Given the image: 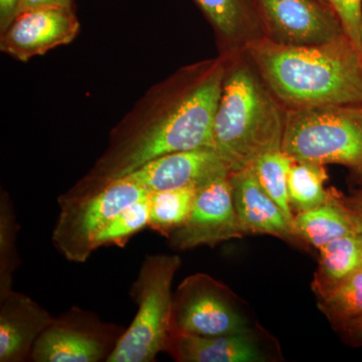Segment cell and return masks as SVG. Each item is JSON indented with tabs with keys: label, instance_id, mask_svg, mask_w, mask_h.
I'll use <instances>...</instances> for the list:
<instances>
[{
	"label": "cell",
	"instance_id": "9",
	"mask_svg": "<svg viewBox=\"0 0 362 362\" xmlns=\"http://www.w3.org/2000/svg\"><path fill=\"white\" fill-rule=\"evenodd\" d=\"M266 39L281 45L322 44L343 35L337 13L323 0H255Z\"/></svg>",
	"mask_w": 362,
	"mask_h": 362
},
{
	"label": "cell",
	"instance_id": "10",
	"mask_svg": "<svg viewBox=\"0 0 362 362\" xmlns=\"http://www.w3.org/2000/svg\"><path fill=\"white\" fill-rule=\"evenodd\" d=\"M243 237L228 176L197 190L187 220L166 239L171 249L185 251L201 246L214 247Z\"/></svg>",
	"mask_w": 362,
	"mask_h": 362
},
{
	"label": "cell",
	"instance_id": "27",
	"mask_svg": "<svg viewBox=\"0 0 362 362\" xmlns=\"http://www.w3.org/2000/svg\"><path fill=\"white\" fill-rule=\"evenodd\" d=\"M71 6H73V0H20L18 14L23 13V11H30V9L42 8V7L71 8Z\"/></svg>",
	"mask_w": 362,
	"mask_h": 362
},
{
	"label": "cell",
	"instance_id": "18",
	"mask_svg": "<svg viewBox=\"0 0 362 362\" xmlns=\"http://www.w3.org/2000/svg\"><path fill=\"white\" fill-rule=\"evenodd\" d=\"M294 230L300 239L317 250L357 233L356 216L334 194L323 206L295 214Z\"/></svg>",
	"mask_w": 362,
	"mask_h": 362
},
{
	"label": "cell",
	"instance_id": "3",
	"mask_svg": "<svg viewBox=\"0 0 362 362\" xmlns=\"http://www.w3.org/2000/svg\"><path fill=\"white\" fill-rule=\"evenodd\" d=\"M223 90L214 120V146L230 173L282 150L287 109L269 89L244 51L225 52Z\"/></svg>",
	"mask_w": 362,
	"mask_h": 362
},
{
	"label": "cell",
	"instance_id": "16",
	"mask_svg": "<svg viewBox=\"0 0 362 362\" xmlns=\"http://www.w3.org/2000/svg\"><path fill=\"white\" fill-rule=\"evenodd\" d=\"M225 47L223 52L243 51L265 37L255 0H195Z\"/></svg>",
	"mask_w": 362,
	"mask_h": 362
},
{
	"label": "cell",
	"instance_id": "4",
	"mask_svg": "<svg viewBox=\"0 0 362 362\" xmlns=\"http://www.w3.org/2000/svg\"><path fill=\"white\" fill-rule=\"evenodd\" d=\"M282 150L294 161L362 173V104L287 110Z\"/></svg>",
	"mask_w": 362,
	"mask_h": 362
},
{
	"label": "cell",
	"instance_id": "21",
	"mask_svg": "<svg viewBox=\"0 0 362 362\" xmlns=\"http://www.w3.org/2000/svg\"><path fill=\"white\" fill-rule=\"evenodd\" d=\"M293 161L291 157L287 156L283 150H277L264 154L250 168L261 187L282 209L294 228L295 214L290 204L288 190V175Z\"/></svg>",
	"mask_w": 362,
	"mask_h": 362
},
{
	"label": "cell",
	"instance_id": "20",
	"mask_svg": "<svg viewBox=\"0 0 362 362\" xmlns=\"http://www.w3.org/2000/svg\"><path fill=\"white\" fill-rule=\"evenodd\" d=\"M197 190V188H181L150 192L148 228L168 238L187 220Z\"/></svg>",
	"mask_w": 362,
	"mask_h": 362
},
{
	"label": "cell",
	"instance_id": "15",
	"mask_svg": "<svg viewBox=\"0 0 362 362\" xmlns=\"http://www.w3.org/2000/svg\"><path fill=\"white\" fill-rule=\"evenodd\" d=\"M164 352L180 362H265L270 358L255 329L218 337L170 332Z\"/></svg>",
	"mask_w": 362,
	"mask_h": 362
},
{
	"label": "cell",
	"instance_id": "30",
	"mask_svg": "<svg viewBox=\"0 0 362 362\" xmlns=\"http://www.w3.org/2000/svg\"><path fill=\"white\" fill-rule=\"evenodd\" d=\"M352 211H356V214H361L362 216V202H357V204H354V206H349Z\"/></svg>",
	"mask_w": 362,
	"mask_h": 362
},
{
	"label": "cell",
	"instance_id": "6",
	"mask_svg": "<svg viewBox=\"0 0 362 362\" xmlns=\"http://www.w3.org/2000/svg\"><path fill=\"white\" fill-rule=\"evenodd\" d=\"M149 194L141 185L122 177L90 192L61 195L52 244L68 261L85 263L95 252L97 235L117 214Z\"/></svg>",
	"mask_w": 362,
	"mask_h": 362
},
{
	"label": "cell",
	"instance_id": "22",
	"mask_svg": "<svg viewBox=\"0 0 362 362\" xmlns=\"http://www.w3.org/2000/svg\"><path fill=\"white\" fill-rule=\"evenodd\" d=\"M20 225L16 221L13 204L8 195L0 197V298L13 291V277L21 264L16 249Z\"/></svg>",
	"mask_w": 362,
	"mask_h": 362
},
{
	"label": "cell",
	"instance_id": "11",
	"mask_svg": "<svg viewBox=\"0 0 362 362\" xmlns=\"http://www.w3.org/2000/svg\"><path fill=\"white\" fill-rule=\"evenodd\" d=\"M78 21L73 8L42 7L16 16L1 33L0 49L21 62L42 56L78 35Z\"/></svg>",
	"mask_w": 362,
	"mask_h": 362
},
{
	"label": "cell",
	"instance_id": "23",
	"mask_svg": "<svg viewBox=\"0 0 362 362\" xmlns=\"http://www.w3.org/2000/svg\"><path fill=\"white\" fill-rule=\"evenodd\" d=\"M148 195L117 214L95 239V251L101 247H124L133 235L148 228Z\"/></svg>",
	"mask_w": 362,
	"mask_h": 362
},
{
	"label": "cell",
	"instance_id": "26",
	"mask_svg": "<svg viewBox=\"0 0 362 362\" xmlns=\"http://www.w3.org/2000/svg\"><path fill=\"white\" fill-rule=\"evenodd\" d=\"M337 329L349 341L362 344V314L338 326Z\"/></svg>",
	"mask_w": 362,
	"mask_h": 362
},
{
	"label": "cell",
	"instance_id": "24",
	"mask_svg": "<svg viewBox=\"0 0 362 362\" xmlns=\"http://www.w3.org/2000/svg\"><path fill=\"white\" fill-rule=\"evenodd\" d=\"M319 309L337 328L362 314V268L344 281L329 296L319 300Z\"/></svg>",
	"mask_w": 362,
	"mask_h": 362
},
{
	"label": "cell",
	"instance_id": "13",
	"mask_svg": "<svg viewBox=\"0 0 362 362\" xmlns=\"http://www.w3.org/2000/svg\"><path fill=\"white\" fill-rule=\"evenodd\" d=\"M233 206L243 235H270L286 242H303L282 209L259 185L251 168L230 175Z\"/></svg>",
	"mask_w": 362,
	"mask_h": 362
},
{
	"label": "cell",
	"instance_id": "14",
	"mask_svg": "<svg viewBox=\"0 0 362 362\" xmlns=\"http://www.w3.org/2000/svg\"><path fill=\"white\" fill-rule=\"evenodd\" d=\"M54 319L23 293L13 290L0 298V361L30 359L35 342Z\"/></svg>",
	"mask_w": 362,
	"mask_h": 362
},
{
	"label": "cell",
	"instance_id": "17",
	"mask_svg": "<svg viewBox=\"0 0 362 362\" xmlns=\"http://www.w3.org/2000/svg\"><path fill=\"white\" fill-rule=\"evenodd\" d=\"M318 268L311 288L319 300L329 296L350 276L362 268V235L351 233L318 250Z\"/></svg>",
	"mask_w": 362,
	"mask_h": 362
},
{
	"label": "cell",
	"instance_id": "12",
	"mask_svg": "<svg viewBox=\"0 0 362 362\" xmlns=\"http://www.w3.org/2000/svg\"><path fill=\"white\" fill-rule=\"evenodd\" d=\"M230 169L213 147L157 157L125 177L149 192L199 188L230 176Z\"/></svg>",
	"mask_w": 362,
	"mask_h": 362
},
{
	"label": "cell",
	"instance_id": "8",
	"mask_svg": "<svg viewBox=\"0 0 362 362\" xmlns=\"http://www.w3.org/2000/svg\"><path fill=\"white\" fill-rule=\"evenodd\" d=\"M126 328L104 322L94 313L71 307L54 321L33 346L35 362L108 361Z\"/></svg>",
	"mask_w": 362,
	"mask_h": 362
},
{
	"label": "cell",
	"instance_id": "19",
	"mask_svg": "<svg viewBox=\"0 0 362 362\" xmlns=\"http://www.w3.org/2000/svg\"><path fill=\"white\" fill-rule=\"evenodd\" d=\"M328 173L325 165L293 161L288 175V190L293 213L297 214L323 206L329 201L325 189Z\"/></svg>",
	"mask_w": 362,
	"mask_h": 362
},
{
	"label": "cell",
	"instance_id": "28",
	"mask_svg": "<svg viewBox=\"0 0 362 362\" xmlns=\"http://www.w3.org/2000/svg\"><path fill=\"white\" fill-rule=\"evenodd\" d=\"M20 0H0V30L8 28L18 14Z\"/></svg>",
	"mask_w": 362,
	"mask_h": 362
},
{
	"label": "cell",
	"instance_id": "2",
	"mask_svg": "<svg viewBox=\"0 0 362 362\" xmlns=\"http://www.w3.org/2000/svg\"><path fill=\"white\" fill-rule=\"evenodd\" d=\"M243 51L287 110L362 104V54L345 33L306 45L263 37Z\"/></svg>",
	"mask_w": 362,
	"mask_h": 362
},
{
	"label": "cell",
	"instance_id": "1",
	"mask_svg": "<svg viewBox=\"0 0 362 362\" xmlns=\"http://www.w3.org/2000/svg\"><path fill=\"white\" fill-rule=\"evenodd\" d=\"M226 54L183 74L177 92L160 115L114 138L74 192L98 189L129 175L157 157L214 146V120L223 90Z\"/></svg>",
	"mask_w": 362,
	"mask_h": 362
},
{
	"label": "cell",
	"instance_id": "5",
	"mask_svg": "<svg viewBox=\"0 0 362 362\" xmlns=\"http://www.w3.org/2000/svg\"><path fill=\"white\" fill-rule=\"evenodd\" d=\"M180 265L177 255L145 257L130 291L137 313L107 362H153L165 351L170 335L171 288Z\"/></svg>",
	"mask_w": 362,
	"mask_h": 362
},
{
	"label": "cell",
	"instance_id": "25",
	"mask_svg": "<svg viewBox=\"0 0 362 362\" xmlns=\"http://www.w3.org/2000/svg\"><path fill=\"white\" fill-rule=\"evenodd\" d=\"M337 13L345 35L361 52L362 0H323ZM362 54V52H361Z\"/></svg>",
	"mask_w": 362,
	"mask_h": 362
},
{
	"label": "cell",
	"instance_id": "29",
	"mask_svg": "<svg viewBox=\"0 0 362 362\" xmlns=\"http://www.w3.org/2000/svg\"><path fill=\"white\" fill-rule=\"evenodd\" d=\"M349 209H350V207H349ZM351 211H352V209H351ZM352 213H354V216H356L357 233H361V235H362V216H361V214H356V211H352Z\"/></svg>",
	"mask_w": 362,
	"mask_h": 362
},
{
	"label": "cell",
	"instance_id": "7",
	"mask_svg": "<svg viewBox=\"0 0 362 362\" xmlns=\"http://www.w3.org/2000/svg\"><path fill=\"white\" fill-rule=\"evenodd\" d=\"M252 329L239 297L207 274L185 278L173 294L170 332L218 337Z\"/></svg>",
	"mask_w": 362,
	"mask_h": 362
},
{
	"label": "cell",
	"instance_id": "31",
	"mask_svg": "<svg viewBox=\"0 0 362 362\" xmlns=\"http://www.w3.org/2000/svg\"><path fill=\"white\" fill-rule=\"evenodd\" d=\"M361 52H362V21H361Z\"/></svg>",
	"mask_w": 362,
	"mask_h": 362
}]
</instances>
